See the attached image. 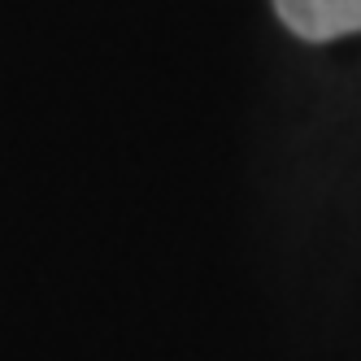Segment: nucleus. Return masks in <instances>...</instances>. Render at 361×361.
<instances>
[{
  "mask_svg": "<svg viewBox=\"0 0 361 361\" xmlns=\"http://www.w3.org/2000/svg\"><path fill=\"white\" fill-rule=\"evenodd\" d=\"M279 22L309 44L361 31V0H274Z\"/></svg>",
  "mask_w": 361,
  "mask_h": 361,
  "instance_id": "f257e3e1",
  "label": "nucleus"
}]
</instances>
